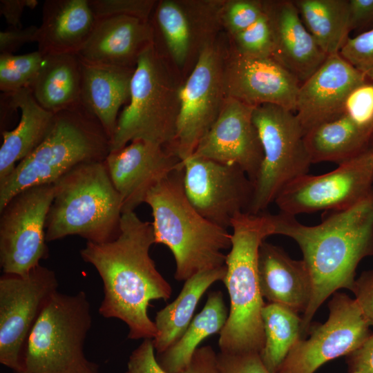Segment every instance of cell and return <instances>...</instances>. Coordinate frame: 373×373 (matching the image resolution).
<instances>
[{
  "label": "cell",
  "mask_w": 373,
  "mask_h": 373,
  "mask_svg": "<svg viewBox=\"0 0 373 373\" xmlns=\"http://www.w3.org/2000/svg\"><path fill=\"white\" fill-rule=\"evenodd\" d=\"M92 326L86 294L55 291L32 327L21 352L20 373H99L84 352Z\"/></svg>",
  "instance_id": "7"
},
{
  "label": "cell",
  "mask_w": 373,
  "mask_h": 373,
  "mask_svg": "<svg viewBox=\"0 0 373 373\" xmlns=\"http://www.w3.org/2000/svg\"><path fill=\"white\" fill-rule=\"evenodd\" d=\"M229 311L220 291H211L202 309L193 318L182 336L157 360L167 373H179L190 362L199 345L206 338L220 334Z\"/></svg>",
  "instance_id": "30"
},
{
  "label": "cell",
  "mask_w": 373,
  "mask_h": 373,
  "mask_svg": "<svg viewBox=\"0 0 373 373\" xmlns=\"http://www.w3.org/2000/svg\"><path fill=\"white\" fill-rule=\"evenodd\" d=\"M81 62V103L98 119L111 140L119 110L130 99L135 68L93 64L82 60Z\"/></svg>",
  "instance_id": "26"
},
{
  "label": "cell",
  "mask_w": 373,
  "mask_h": 373,
  "mask_svg": "<svg viewBox=\"0 0 373 373\" xmlns=\"http://www.w3.org/2000/svg\"><path fill=\"white\" fill-rule=\"evenodd\" d=\"M38 37L39 26L9 27L0 32V54L12 55L25 44L37 42Z\"/></svg>",
  "instance_id": "41"
},
{
  "label": "cell",
  "mask_w": 373,
  "mask_h": 373,
  "mask_svg": "<svg viewBox=\"0 0 373 373\" xmlns=\"http://www.w3.org/2000/svg\"><path fill=\"white\" fill-rule=\"evenodd\" d=\"M53 185L46 222L47 242L75 235L100 244L118 236L122 202L104 161L81 164Z\"/></svg>",
  "instance_id": "6"
},
{
  "label": "cell",
  "mask_w": 373,
  "mask_h": 373,
  "mask_svg": "<svg viewBox=\"0 0 373 373\" xmlns=\"http://www.w3.org/2000/svg\"><path fill=\"white\" fill-rule=\"evenodd\" d=\"M96 19L88 0H46L39 26L38 50L44 55L77 54Z\"/></svg>",
  "instance_id": "24"
},
{
  "label": "cell",
  "mask_w": 373,
  "mask_h": 373,
  "mask_svg": "<svg viewBox=\"0 0 373 373\" xmlns=\"http://www.w3.org/2000/svg\"><path fill=\"white\" fill-rule=\"evenodd\" d=\"M265 343L260 358L271 373H276L285 357L302 336V318L283 305L265 304L262 311Z\"/></svg>",
  "instance_id": "32"
},
{
  "label": "cell",
  "mask_w": 373,
  "mask_h": 373,
  "mask_svg": "<svg viewBox=\"0 0 373 373\" xmlns=\"http://www.w3.org/2000/svg\"><path fill=\"white\" fill-rule=\"evenodd\" d=\"M155 7L153 29L161 33L168 51L179 66H184L195 45L221 22L223 3L162 0Z\"/></svg>",
  "instance_id": "21"
},
{
  "label": "cell",
  "mask_w": 373,
  "mask_h": 373,
  "mask_svg": "<svg viewBox=\"0 0 373 373\" xmlns=\"http://www.w3.org/2000/svg\"><path fill=\"white\" fill-rule=\"evenodd\" d=\"M125 373H129V372H128L127 371V372H125Z\"/></svg>",
  "instance_id": "49"
},
{
  "label": "cell",
  "mask_w": 373,
  "mask_h": 373,
  "mask_svg": "<svg viewBox=\"0 0 373 373\" xmlns=\"http://www.w3.org/2000/svg\"><path fill=\"white\" fill-rule=\"evenodd\" d=\"M350 372L373 373V333L355 351L347 355Z\"/></svg>",
  "instance_id": "44"
},
{
  "label": "cell",
  "mask_w": 373,
  "mask_h": 373,
  "mask_svg": "<svg viewBox=\"0 0 373 373\" xmlns=\"http://www.w3.org/2000/svg\"><path fill=\"white\" fill-rule=\"evenodd\" d=\"M339 53L368 81L373 82V28L354 37H350Z\"/></svg>",
  "instance_id": "36"
},
{
  "label": "cell",
  "mask_w": 373,
  "mask_h": 373,
  "mask_svg": "<svg viewBox=\"0 0 373 373\" xmlns=\"http://www.w3.org/2000/svg\"><path fill=\"white\" fill-rule=\"evenodd\" d=\"M180 86L153 43L151 44L138 57L129 104L118 117L111 152L135 140L151 142L173 151Z\"/></svg>",
  "instance_id": "8"
},
{
  "label": "cell",
  "mask_w": 373,
  "mask_h": 373,
  "mask_svg": "<svg viewBox=\"0 0 373 373\" xmlns=\"http://www.w3.org/2000/svg\"><path fill=\"white\" fill-rule=\"evenodd\" d=\"M352 291L370 326H373V269L363 271L355 280Z\"/></svg>",
  "instance_id": "42"
},
{
  "label": "cell",
  "mask_w": 373,
  "mask_h": 373,
  "mask_svg": "<svg viewBox=\"0 0 373 373\" xmlns=\"http://www.w3.org/2000/svg\"><path fill=\"white\" fill-rule=\"evenodd\" d=\"M30 88L37 103L54 114L81 104L82 62L78 55L45 56Z\"/></svg>",
  "instance_id": "28"
},
{
  "label": "cell",
  "mask_w": 373,
  "mask_h": 373,
  "mask_svg": "<svg viewBox=\"0 0 373 373\" xmlns=\"http://www.w3.org/2000/svg\"><path fill=\"white\" fill-rule=\"evenodd\" d=\"M300 17L327 56L340 52L351 31L349 0H294Z\"/></svg>",
  "instance_id": "31"
},
{
  "label": "cell",
  "mask_w": 373,
  "mask_h": 373,
  "mask_svg": "<svg viewBox=\"0 0 373 373\" xmlns=\"http://www.w3.org/2000/svg\"><path fill=\"white\" fill-rule=\"evenodd\" d=\"M373 189V152L370 149L321 175H302L287 184L274 202L280 212L339 211L354 206Z\"/></svg>",
  "instance_id": "11"
},
{
  "label": "cell",
  "mask_w": 373,
  "mask_h": 373,
  "mask_svg": "<svg viewBox=\"0 0 373 373\" xmlns=\"http://www.w3.org/2000/svg\"><path fill=\"white\" fill-rule=\"evenodd\" d=\"M369 149L373 152V134L371 138L370 144Z\"/></svg>",
  "instance_id": "47"
},
{
  "label": "cell",
  "mask_w": 373,
  "mask_h": 373,
  "mask_svg": "<svg viewBox=\"0 0 373 373\" xmlns=\"http://www.w3.org/2000/svg\"><path fill=\"white\" fill-rule=\"evenodd\" d=\"M372 134L373 128L344 113L312 128L304 139L312 164L331 162L338 165L368 150Z\"/></svg>",
  "instance_id": "27"
},
{
  "label": "cell",
  "mask_w": 373,
  "mask_h": 373,
  "mask_svg": "<svg viewBox=\"0 0 373 373\" xmlns=\"http://www.w3.org/2000/svg\"><path fill=\"white\" fill-rule=\"evenodd\" d=\"M153 40L149 21L125 15L96 19L77 55L93 64L135 68L139 56Z\"/></svg>",
  "instance_id": "22"
},
{
  "label": "cell",
  "mask_w": 373,
  "mask_h": 373,
  "mask_svg": "<svg viewBox=\"0 0 373 373\" xmlns=\"http://www.w3.org/2000/svg\"><path fill=\"white\" fill-rule=\"evenodd\" d=\"M183 166L161 180L146 195L152 211L155 243L166 246L175 262L174 278L185 281L225 265L231 233L201 216L183 187Z\"/></svg>",
  "instance_id": "4"
},
{
  "label": "cell",
  "mask_w": 373,
  "mask_h": 373,
  "mask_svg": "<svg viewBox=\"0 0 373 373\" xmlns=\"http://www.w3.org/2000/svg\"><path fill=\"white\" fill-rule=\"evenodd\" d=\"M58 285L54 271L41 265L25 275L0 278V363L15 373L21 372L28 334Z\"/></svg>",
  "instance_id": "13"
},
{
  "label": "cell",
  "mask_w": 373,
  "mask_h": 373,
  "mask_svg": "<svg viewBox=\"0 0 373 373\" xmlns=\"http://www.w3.org/2000/svg\"><path fill=\"white\" fill-rule=\"evenodd\" d=\"M271 28L272 58L300 83L306 81L327 55L305 26L294 1H262Z\"/></svg>",
  "instance_id": "20"
},
{
  "label": "cell",
  "mask_w": 373,
  "mask_h": 373,
  "mask_svg": "<svg viewBox=\"0 0 373 373\" xmlns=\"http://www.w3.org/2000/svg\"><path fill=\"white\" fill-rule=\"evenodd\" d=\"M39 50L27 54H0V90L12 93L30 88L38 75L44 61Z\"/></svg>",
  "instance_id": "33"
},
{
  "label": "cell",
  "mask_w": 373,
  "mask_h": 373,
  "mask_svg": "<svg viewBox=\"0 0 373 373\" xmlns=\"http://www.w3.org/2000/svg\"><path fill=\"white\" fill-rule=\"evenodd\" d=\"M350 373H360L358 372H350Z\"/></svg>",
  "instance_id": "48"
},
{
  "label": "cell",
  "mask_w": 373,
  "mask_h": 373,
  "mask_svg": "<svg viewBox=\"0 0 373 373\" xmlns=\"http://www.w3.org/2000/svg\"><path fill=\"white\" fill-rule=\"evenodd\" d=\"M226 271L225 265L191 276L184 281L176 298L157 312L154 321L157 335L153 343L157 354L164 352L182 336L193 320L203 294L213 283L223 281Z\"/></svg>",
  "instance_id": "29"
},
{
  "label": "cell",
  "mask_w": 373,
  "mask_h": 373,
  "mask_svg": "<svg viewBox=\"0 0 373 373\" xmlns=\"http://www.w3.org/2000/svg\"><path fill=\"white\" fill-rule=\"evenodd\" d=\"M52 184L27 188L0 211V266L3 274L25 275L48 258L47 216Z\"/></svg>",
  "instance_id": "10"
},
{
  "label": "cell",
  "mask_w": 373,
  "mask_h": 373,
  "mask_svg": "<svg viewBox=\"0 0 373 373\" xmlns=\"http://www.w3.org/2000/svg\"><path fill=\"white\" fill-rule=\"evenodd\" d=\"M253 122L262 145L263 158L254 182L247 213L265 212L280 192L306 175L312 163L304 132L294 112L265 104L254 107Z\"/></svg>",
  "instance_id": "9"
},
{
  "label": "cell",
  "mask_w": 373,
  "mask_h": 373,
  "mask_svg": "<svg viewBox=\"0 0 373 373\" xmlns=\"http://www.w3.org/2000/svg\"><path fill=\"white\" fill-rule=\"evenodd\" d=\"M37 0H0V14L10 27L21 28V18L26 8H34Z\"/></svg>",
  "instance_id": "46"
},
{
  "label": "cell",
  "mask_w": 373,
  "mask_h": 373,
  "mask_svg": "<svg viewBox=\"0 0 373 373\" xmlns=\"http://www.w3.org/2000/svg\"><path fill=\"white\" fill-rule=\"evenodd\" d=\"M104 162L121 197L122 213L134 211L153 187L183 166L171 149L145 140H135L110 152Z\"/></svg>",
  "instance_id": "18"
},
{
  "label": "cell",
  "mask_w": 373,
  "mask_h": 373,
  "mask_svg": "<svg viewBox=\"0 0 373 373\" xmlns=\"http://www.w3.org/2000/svg\"><path fill=\"white\" fill-rule=\"evenodd\" d=\"M95 19L114 16H131L149 21L155 8L152 0H88Z\"/></svg>",
  "instance_id": "37"
},
{
  "label": "cell",
  "mask_w": 373,
  "mask_h": 373,
  "mask_svg": "<svg viewBox=\"0 0 373 373\" xmlns=\"http://www.w3.org/2000/svg\"><path fill=\"white\" fill-rule=\"evenodd\" d=\"M231 37L233 48L238 53L252 57H272L271 32L265 12L254 24Z\"/></svg>",
  "instance_id": "34"
},
{
  "label": "cell",
  "mask_w": 373,
  "mask_h": 373,
  "mask_svg": "<svg viewBox=\"0 0 373 373\" xmlns=\"http://www.w3.org/2000/svg\"><path fill=\"white\" fill-rule=\"evenodd\" d=\"M345 113L357 123L373 128V82L367 81L349 96Z\"/></svg>",
  "instance_id": "38"
},
{
  "label": "cell",
  "mask_w": 373,
  "mask_h": 373,
  "mask_svg": "<svg viewBox=\"0 0 373 373\" xmlns=\"http://www.w3.org/2000/svg\"><path fill=\"white\" fill-rule=\"evenodd\" d=\"M259 285L263 298L304 314L312 296V280L303 260H294L280 247L261 244L258 259Z\"/></svg>",
  "instance_id": "23"
},
{
  "label": "cell",
  "mask_w": 373,
  "mask_h": 373,
  "mask_svg": "<svg viewBox=\"0 0 373 373\" xmlns=\"http://www.w3.org/2000/svg\"><path fill=\"white\" fill-rule=\"evenodd\" d=\"M367 81L339 52L328 55L298 91L295 114L304 134L343 115L350 94Z\"/></svg>",
  "instance_id": "19"
},
{
  "label": "cell",
  "mask_w": 373,
  "mask_h": 373,
  "mask_svg": "<svg viewBox=\"0 0 373 373\" xmlns=\"http://www.w3.org/2000/svg\"><path fill=\"white\" fill-rule=\"evenodd\" d=\"M224 55L213 42L199 52L197 61L180 88V111L173 151L183 161L217 119L226 99Z\"/></svg>",
  "instance_id": "12"
},
{
  "label": "cell",
  "mask_w": 373,
  "mask_h": 373,
  "mask_svg": "<svg viewBox=\"0 0 373 373\" xmlns=\"http://www.w3.org/2000/svg\"><path fill=\"white\" fill-rule=\"evenodd\" d=\"M220 373H271L264 365L260 354L256 352L217 355Z\"/></svg>",
  "instance_id": "39"
},
{
  "label": "cell",
  "mask_w": 373,
  "mask_h": 373,
  "mask_svg": "<svg viewBox=\"0 0 373 373\" xmlns=\"http://www.w3.org/2000/svg\"><path fill=\"white\" fill-rule=\"evenodd\" d=\"M351 30L373 26V0H349Z\"/></svg>",
  "instance_id": "45"
},
{
  "label": "cell",
  "mask_w": 373,
  "mask_h": 373,
  "mask_svg": "<svg viewBox=\"0 0 373 373\" xmlns=\"http://www.w3.org/2000/svg\"><path fill=\"white\" fill-rule=\"evenodd\" d=\"M263 14L262 1L231 0L223 3L221 22L233 36L254 24Z\"/></svg>",
  "instance_id": "35"
},
{
  "label": "cell",
  "mask_w": 373,
  "mask_h": 373,
  "mask_svg": "<svg viewBox=\"0 0 373 373\" xmlns=\"http://www.w3.org/2000/svg\"><path fill=\"white\" fill-rule=\"evenodd\" d=\"M154 243L152 223L128 211L122 213L114 240L100 244L86 242L80 251L83 260L95 267L102 281L99 314L126 323L128 338L133 340L156 336L155 324L149 316V303L167 300L172 294L150 256Z\"/></svg>",
  "instance_id": "1"
},
{
  "label": "cell",
  "mask_w": 373,
  "mask_h": 373,
  "mask_svg": "<svg viewBox=\"0 0 373 373\" xmlns=\"http://www.w3.org/2000/svg\"><path fill=\"white\" fill-rule=\"evenodd\" d=\"M326 212L313 226L282 212L272 214L275 234L298 244L311 276L312 296L302 318V335L329 296L340 289L352 291L358 265L373 257V189L352 207Z\"/></svg>",
  "instance_id": "2"
},
{
  "label": "cell",
  "mask_w": 373,
  "mask_h": 373,
  "mask_svg": "<svg viewBox=\"0 0 373 373\" xmlns=\"http://www.w3.org/2000/svg\"><path fill=\"white\" fill-rule=\"evenodd\" d=\"M3 93L15 110L20 109L21 117L14 129L1 131L3 143L0 148V184L11 174L19 162L41 143L55 115L37 103L30 88Z\"/></svg>",
  "instance_id": "25"
},
{
  "label": "cell",
  "mask_w": 373,
  "mask_h": 373,
  "mask_svg": "<svg viewBox=\"0 0 373 373\" xmlns=\"http://www.w3.org/2000/svg\"><path fill=\"white\" fill-rule=\"evenodd\" d=\"M184 193L195 210L227 229L238 213H247L254 184L236 165L191 155L183 160Z\"/></svg>",
  "instance_id": "15"
},
{
  "label": "cell",
  "mask_w": 373,
  "mask_h": 373,
  "mask_svg": "<svg viewBox=\"0 0 373 373\" xmlns=\"http://www.w3.org/2000/svg\"><path fill=\"white\" fill-rule=\"evenodd\" d=\"M217 355L211 345L199 347L189 363L179 373H220Z\"/></svg>",
  "instance_id": "43"
},
{
  "label": "cell",
  "mask_w": 373,
  "mask_h": 373,
  "mask_svg": "<svg viewBox=\"0 0 373 373\" xmlns=\"http://www.w3.org/2000/svg\"><path fill=\"white\" fill-rule=\"evenodd\" d=\"M231 245L226 257L227 271L223 283L227 289L230 308L220 332V352L229 354L260 353L265 343L258 259L261 244L275 235L272 214L238 213L232 219Z\"/></svg>",
  "instance_id": "3"
},
{
  "label": "cell",
  "mask_w": 373,
  "mask_h": 373,
  "mask_svg": "<svg viewBox=\"0 0 373 373\" xmlns=\"http://www.w3.org/2000/svg\"><path fill=\"white\" fill-rule=\"evenodd\" d=\"M328 307L326 322L309 327V338L296 343L276 373H314L327 361L357 350L371 334L354 298L335 292Z\"/></svg>",
  "instance_id": "14"
},
{
  "label": "cell",
  "mask_w": 373,
  "mask_h": 373,
  "mask_svg": "<svg viewBox=\"0 0 373 373\" xmlns=\"http://www.w3.org/2000/svg\"><path fill=\"white\" fill-rule=\"evenodd\" d=\"M111 140L82 103L55 113L41 143L0 184V211L27 188L52 184L81 164L104 161L111 152Z\"/></svg>",
  "instance_id": "5"
},
{
  "label": "cell",
  "mask_w": 373,
  "mask_h": 373,
  "mask_svg": "<svg viewBox=\"0 0 373 373\" xmlns=\"http://www.w3.org/2000/svg\"><path fill=\"white\" fill-rule=\"evenodd\" d=\"M223 79L227 97L256 107L270 104L295 113L299 81L272 57L226 53Z\"/></svg>",
  "instance_id": "16"
},
{
  "label": "cell",
  "mask_w": 373,
  "mask_h": 373,
  "mask_svg": "<svg viewBox=\"0 0 373 373\" xmlns=\"http://www.w3.org/2000/svg\"><path fill=\"white\" fill-rule=\"evenodd\" d=\"M254 108L226 97L217 119L200 140L192 155L236 165L254 184L263 158L261 142L252 119Z\"/></svg>",
  "instance_id": "17"
},
{
  "label": "cell",
  "mask_w": 373,
  "mask_h": 373,
  "mask_svg": "<svg viewBox=\"0 0 373 373\" xmlns=\"http://www.w3.org/2000/svg\"><path fill=\"white\" fill-rule=\"evenodd\" d=\"M127 366L129 373H167L155 356V347L151 338L144 339L133 351Z\"/></svg>",
  "instance_id": "40"
}]
</instances>
